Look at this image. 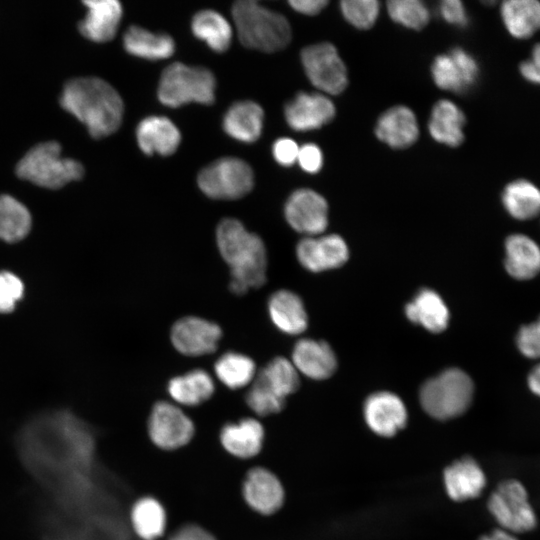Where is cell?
<instances>
[{"label": "cell", "mask_w": 540, "mask_h": 540, "mask_svg": "<svg viewBox=\"0 0 540 540\" xmlns=\"http://www.w3.org/2000/svg\"><path fill=\"white\" fill-rule=\"evenodd\" d=\"M60 104L81 121L94 138L115 132L123 117V101L118 92L96 77H81L67 82Z\"/></svg>", "instance_id": "1"}, {"label": "cell", "mask_w": 540, "mask_h": 540, "mask_svg": "<svg viewBox=\"0 0 540 540\" xmlns=\"http://www.w3.org/2000/svg\"><path fill=\"white\" fill-rule=\"evenodd\" d=\"M219 252L230 267V290L243 295L266 281L267 254L262 239L233 218L222 220L216 230Z\"/></svg>", "instance_id": "2"}, {"label": "cell", "mask_w": 540, "mask_h": 540, "mask_svg": "<svg viewBox=\"0 0 540 540\" xmlns=\"http://www.w3.org/2000/svg\"><path fill=\"white\" fill-rule=\"evenodd\" d=\"M232 14L237 34L246 47L274 52L283 49L291 40L287 19L255 1H238Z\"/></svg>", "instance_id": "3"}, {"label": "cell", "mask_w": 540, "mask_h": 540, "mask_svg": "<svg viewBox=\"0 0 540 540\" xmlns=\"http://www.w3.org/2000/svg\"><path fill=\"white\" fill-rule=\"evenodd\" d=\"M473 396V381L459 368L447 369L429 379L419 393L423 410L437 420L461 416L470 408Z\"/></svg>", "instance_id": "4"}, {"label": "cell", "mask_w": 540, "mask_h": 540, "mask_svg": "<svg viewBox=\"0 0 540 540\" xmlns=\"http://www.w3.org/2000/svg\"><path fill=\"white\" fill-rule=\"evenodd\" d=\"M17 175L38 186L58 189L84 174L82 164L61 156V146L55 141L39 143L31 148L16 166Z\"/></svg>", "instance_id": "5"}, {"label": "cell", "mask_w": 540, "mask_h": 540, "mask_svg": "<svg viewBox=\"0 0 540 540\" xmlns=\"http://www.w3.org/2000/svg\"><path fill=\"white\" fill-rule=\"evenodd\" d=\"M215 86V78L208 69L176 62L163 71L158 98L164 105L174 108L189 102L211 104Z\"/></svg>", "instance_id": "6"}, {"label": "cell", "mask_w": 540, "mask_h": 540, "mask_svg": "<svg viewBox=\"0 0 540 540\" xmlns=\"http://www.w3.org/2000/svg\"><path fill=\"white\" fill-rule=\"evenodd\" d=\"M487 508L500 529L518 535L534 530L538 518L526 487L517 479L501 481L491 492Z\"/></svg>", "instance_id": "7"}, {"label": "cell", "mask_w": 540, "mask_h": 540, "mask_svg": "<svg viewBox=\"0 0 540 540\" xmlns=\"http://www.w3.org/2000/svg\"><path fill=\"white\" fill-rule=\"evenodd\" d=\"M254 184L250 166L238 158H222L205 167L198 176L199 188L214 199H237Z\"/></svg>", "instance_id": "8"}, {"label": "cell", "mask_w": 540, "mask_h": 540, "mask_svg": "<svg viewBox=\"0 0 540 540\" xmlns=\"http://www.w3.org/2000/svg\"><path fill=\"white\" fill-rule=\"evenodd\" d=\"M148 435L152 443L171 451L187 445L193 438V421L177 405L159 401L154 404L148 418Z\"/></svg>", "instance_id": "9"}, {"label": "cell", "mask_w": 540, "mask_h": 540, "mask_svg": "<svg viewBox=\"0 0 540 540\" xmlns=\"http://www.w3.org/2000/svg\"><path fill=\"white\" fill-rule=\"evenodd\" d=\"M301 60L308 79L316 88L332 95L345 90L347 70L332 44L324 42L304 48Z\"/></svg>", "instance_id": "10"}, {"label": "cell", "mask_w": 540, "mask_h": 540, "mask_svg": "<svg viewBox=\"0 0 540 540\" xmlns=\"http://www.w3.org/2000/svg\"><path fill=\"white\" fill-rule=\"evenodd\" d=\"M435 84L443 90L463 93L478 80L479 66L475 58L462 48L438 55L431 67Z\"/></svg>", "instance_id": "11"}, {"label": "cell", "mask_w": 540, "mask_h": 540, "mask_svg": "<svg viewBox=\"0 0 540 540\" xmlns=\"http://www.w3.org/2000/svg\"><path fill=\"white\" fill-rule=\"evenodd\" d=\"M284 214L294 230L308 237L319 235L328 225V204L311 189L294 191L285 204Z\"/></svg>", "instance_id": "12"}, {"label": "cell", "mask_w": 540, "mask_h": 540, "mask_svg": "<svg viewBox=\"0 0 540 540\" xmlns=\"http://www.w3.org/2000/svg\"><path fill=\"white\" fill-rule=\"evenodd\" d=\"M363 416L369 429L378 436H395L407 424L408 413L402 399L388 391L371 394L363 405Z\"/></svg>", "instance_id": "13"}, {"label": "cell", "mask_w": 540, "mask_h": 540, "mask_svg": "<svg viewBox=\"0 0 540 540\" xmlns=\"http://www.w3.org/2000/svg\"><path fill=\"white\" fill-rule=\"evenodd\" d=\"M222 336L221 328L206 319L188 316L179 319L171 329V341L183 355L202 356L213 353Z\"/></svg>", "instance_id": "14"}, {"label": "cell", "mask_w": 540, "mask_h": 540, "mask_svg": "<svg viewBox=\"0 0 540 540\" xmlns=\"http://www.w3.org/2000/svg\"><path fill=\"white\" fill-rule=\"evenodd\" d=\"M242 495L246 504L261 515L276 513L285 499L280 479L263 467H255L247 472L242 483Z\"/></svg>", "instance_id": "15"}, {"label": "cell", "mask_w": 540, "mask_h": 540, "mask_svg": "<svg viewBox=\"0 0 540 540\" xmlns=\"http://www.w3.org/2000/svg\"><path fill=\"white\" fill-rule=\"evenodd\" d=\"M300 264L309 271L320 272L342 266L349 257L348 247L338 235L309 236L296 248Z\"/></svg>", "instance_id": "16"}, {"label": "cell", "mask_w": 540, "mask_h": 540, "mask_svg": "<svg viewBox=\"0 0 540 540\" xmlns=\"http://www.w3.org/2000/svg\"><path fill=\"white\" fill-rule=\"evenodd\" d=\"M333 102L320 93H298L285 106V119L296 131L318 129L329 123L335 116Z\"/></svg>", "instance_id": "17"}, {"label": "cell", "mask_w": 540, "mask_h": 540, "mask_svg": "<svg viewBox=\"0 0 540 540\" xmlns=\"http://www.w3.org/2000/svg\"><path fill=\"white\" fill-rule=\"evenodd\" d=\"M443 482L449 498L463 502L479 497L485 490L487 478L480 464L465 456L445 468Z\"/></svg>", "instance_id": "18"}, {"label": "cell", "mask_w": 540, "mask_h": 540, "mask_svg": "<svg viewBox=\"0 0 540 540\" xmlns=\"http://www.w3.org/2000/svg\"><path fill=\"white\" fill-rule=\"evenodd\" d=\"M504 268L518 281H528L540 273V246L531 237L513 233L504 241Z\"/></svg>", "instance_id": "19"}, {"label": "cell", "mask_w": 540, "mask_h": 540, "mask_svg": "<svg viewBox=\"0 0 540 540\" xmlns=\"http://www.w3.org/2000/svg\"><path fill=\"white\" fill-rule=\"evenodd\" d=\"M264 428L255 418H243L227 423L220 431L219 439L224 450L240 459H250L262 450Z\"/></svg>", "instance_id": "20"}, {"label": "cell", "mask_w": 540, "mask_h": 540, "mask_svg": "<svg viewBox=\"0 0 540 540\" xmlns=\"http://www.w3.org/2000/svg\"><path fill=\"white\" fill-rule=\"evenodd\" d=\"M291 362L298 372L315 380L331 377L337 368V359L330 345L313 339H301L295 344Z\"/></svg>", "instance_id": "21"}, {"label": "cell", "mask_w": 540, "mask_h": 540, "mask_svg": "<svg viewBox=\"0 0 540 540\" xmlns=\"http://www.w3.org/2000/svg\"><path fill=\"white\" fill-rule=\"evenodd\" d=\"M85 18L79 23V30L89 40L106 42L111 40L118 29L122 7L116 0H86Z\"/></svg>", "instance_id": "22"}, {"label": "cell", "mask_w": 540, "mask_h": 540, "mask_svg": "<svg viewBox=\"0 0 540 540\" xmlns=\"http://www.w3.org/2000/svg\"><path fill=\"white\" fill-rule=\"evenodd\" d=\"M376 136L392 148H406L419 136L417 119L406 106H394L385 111L375 127Z\"/></svg>", "instance_id": "23"}, {"label": "cell", "mask_w": 540, "mask_h": 540, "mask_svg": "<svg viewBox=\"0 0 540 540\" xmlns=\"http://www.w3.org/2000/svg\"><path fill=\"white\" fill-rule=\"evenodd\" d=\"M141 150L149 155H170L177 149L181 135L175 124L162 116L143 119L136 130Z\"/></svg>", "instance_id": "24"}, {"label": "cell", "mask_w": 540, "mask_h": 540, "mask_svg": "<svg viewBox=\"0 0 540 540\" xmlns=\"http://www.w3.org/2000/svg\"><path fill=\"white\" fill-rule=\"evenodd\" d=\"M268 313L273 324L283 333L298 335L307 328L304 304L298 295L289 290H279L270 296Z\"/></svg>", "instance_id": "25"}, {"label": "cell", "mask_w": 540, "mask_h": 540, "mask_svg": "<svg viewBox=\"0 0 540 540\" xmlns=\"http://www.w3.org/2000/svg\"><path fill=\"white\" fill-rule=\"evenodd\" d=\"M405 314L411 322L433 333L442 332L449 323L446 304L440 295L431 289L420 290L415 298L406 304Z\"/></svg>", "instance_id": "26"}, {"label": "cell", "mask_w": 540, "mask_h": 540, "mask_svg": "<svg viewBox=\"0 0 540 540\" xmlns=\"http://www.w3.org/2000/svg\"><path fill=\"white\" fill-rule=\"evenodd\" d=\"M464 124L462 110L449 100H440L432 109L428 130L437 142L456 147L464 140Z\"/></svg>", "instance_id": "27"}, {"label": "cell", "mask_w": 540, "mask_h": 540, "mask_svg": "<svg viewBox=\"0 0 540 540\" xmlns=\"http://www.w3.org/2000/svg\"><path fill=\"white\" fill-rule=\"evenodd\" d=\"M264 113L252 101L234 103L223 120L224 130L231 137L242 142H254L262 132Z\"/></svg>", "instance_id": "28"}, {"label": "cell", "mask_w": 540, "mask_h": 540, "mask_svg": "<svg viewBox=\"0 0 540 540\" xmlns=\"http://www.w3.org/2000/svg\"><path fill=\"white\" fill-rule=\"evenodd\" d=\"M167 390L173 401L179 405L197 406L213 395L215 385L205 370L194 369L172 378Z\"/></svg>", "instance_id": "29"}, {"label": "cell", "mask_w": 540, "mask_h": 540, "mask_svg": "<svg viewBox=\"0 0 540 540\" xmlns=\"http://www.w3.org/2000/svg\"><path fill=\"white\" fill-rule=\"evenodd\" d=\"M501 202L512 218L530 220L540 214V189L528 180L517 179L505 186Z\"/></svg>", "instance_id": "30"}, {"label": "cell", "mask_w": 540, "mask_h": 540, "mask_svg": "<svg viewBox=\"0 0 540 540\" xmlns=\"http://www.w3.org/2000/svg\"><path fill=\"white\" fill-rule=\"evenodd\" d=\"M500 10L507 31L517 39H526L540 29L539 1L507 0Z\"/></svg>", "instance_id": "31"}, {"label": "cell", "mask_w": 540, "mask_h": 540, "mask_svg": "<svg viewBox=\"0 0 540 540\" xmlns=\"http://www.w3.org/2000/svg\"><path fill=\"white\" fill-rule=\"evenodd\" d=\"M130 522L135 534L142 540H156L166 529L167 515L165 508L156 498H139L130 511Z\"/></svg>", "instance_id": "32"}, {"label": "cell", "mask_w": 540, "mask_h": 540, "mask_svg": "<svg viewBox=\"0 0 540 540\" xmlns=\"http://www.w3.org/2000/svg\"><path fill=\"white\" fill-rule=\"evenodd\" d=\"M123 44L128 53L149 60L168 58L175 49L169 35L154 34L138 26H131L125 32Z\"/></svg>", "instance_id": "33"}, {"label": "cell", "mask_w": 540, "mask_h": 540, "mask_svg": "<svg viewBox=\"0 0 540 540\" xmlns=\"http://www.w3.org/2000/svg\"><path fill=\"white\" fill-rule=\"evenodd\" d=\"M254 380L285 401L289 395L297 391L300 385L297 369L284 357L272 359L258 372Z\"/></svg>", "instance_id": "34"}, {"label": "cell", "mask_w": 540, "mask_h": 540, "mask_svg": "<svg viewBox=\"0 0 540 540\" xmlns=\"http://www.w3.org/2000/svg\"><path fill=\"white\" fill-rule=\"evenodd\" d=\"M32 218L27 207L10 195H0V239L15 243L30 232Z\"/></svg>", "instance_id": "35"}, {"label": "cell", "mask_w": 540, "mask_h": 540, "mask_svg": "<svg viewBox=\"0 0 540 540\" xmlns=\"http://www.w3.org/2000/svg\"><path fill=\"white\" fill-rule=\"evenodd\" d=\"M194 35L206 42L216 52L228 49L232 38V29L229 22L214 10H202L192 20Z\"/></svg>", "instance_id": "36"}, {"label": "cell", "mask_w": 540, "mask_h": 540, "mask_svg": "<svg viewBox=\"0 0 540 540\" xmlns=\"http://www.w3.org/2000/svg\"><path fill=\"white\" fill-rule=\"evenodd\" d=\"M217 378L230 389H239L256 376L254 361L245 354L229 351L221 355L214 364Z\"/></svg>", "instance_id": "37"}, {"label": "cell", "mask_w": 540, "mask_h": 540, "mask_svg": "<svg viewBox=\"0 0 540 540\" xmlns=\"http://www.w3.org/2000/svg\"><path fill=\"white\" fill-rule=\"evenodd\" d=\"M387 10L392 20L410 29H422L429 21V11L419 0H391Z\"/></svg>", "instance_id": "38"}, {"label": "cell", "mask_w": 540, "mask_h": 540, "mask_svg": "<svg viewBox=\"0 0 540 540\" xmlns=\"http://www.w3.org/2000/svg\"><path fill=\"white\" fill-rule=\"evenodd\" d=\"M340 8L344 18L359 29L373 26L380 10L376 0H344Z\"/></svg>", "instance_id": "39"}, {"label": "cell", "mask_w": 540, "mask_h": 540, "mask_svg": "<svg viewBox=\"0 0 540 540\" xmlns=\"http://www.w3.org/2000/svg\"><path fill=\"white\" fill-rule=\"evenodd\" d=\"M246 403L249 408L259 416H268L279 413L286 401L269 392L264 386L253 380L246 394Z\"/></svg>", "instance_id": "40"}, {"label": "cell", "mask_w": 540, "mask_h": 540, "mask_svg": "<svg viewBox=\"0 0 540 540\" xmlns=\"http://www.w3.org/2000/svg\"><path fill=\"white\" fill-rule=\"evenodd\" d=\"M514 340L521 355L528 359H540V315L534 321L521 325Z\"/></svg>", "instance_id": "41"}, {"label": "cell", "mask_w": 540, "mask_h": 540, "mask_svg": "<svg viewBox=\"0 0 540 540\" xmlns=\"http://www.w3.org/2000/svg\"><path fill=\"white\" fill-rule=\"evenodd\" d=\"M23 294L22 280L10 271H0V313L12 312Z\"/></svg>", "instance_id": "42"}, {"label": "cell", "mask_w": 540, "mask_h": 540, "mask_svg": "<svg viewBox=\"0 0 540 540\" xmlns=\"http://www.w3.org/2000/svg\"><path fill=\"white\" fill-rule=\"evenodd\" d=\"M297 161L305 172L317 173L323 164L322 151L313 143L304 144L299 147Z\"/></svg>", "instance_id": "43"}, {"label": "cell", "mask_w": 540, "mask_h": 540, "mask_svg": "<svg viewBox=\"0 0 540 540\" xmlns=\"http://www.w3.org/2000/svg\"><path fill=\"white\" fill-rule=\"evenodd\" d=\"M440 15L449 24L465 27L468 15L463 3L459 0H444L439 6Z\"/></svg>", "instance_id": "44"}, {"label": "cell", "mask_w": 540, "mask_h": 540, "mask_svg": "<svg viewBox=\"0 0 540 540\" xmlns=\"http://www.w3.org/2000/svg\"><path fill=\"white\" fill-rule=\"evenodd\" d=\"M299 146L290 138H280L273 145V156L282 166H291L297 161Z\"/></svg>", "instance_id": "45"}, {"label": "cell", "mask_w": 540, "mask_h": 540, "mask_svg": "<svg viewBox=\"0 0 540 540\" xmlns=\"http://www.w3.org/2000/svg\"><path fill=\"white\" fill-rule=\"evenodd\" d=\"M519 70L525 80L540 85V43L533 47L530 57L520 63Z\"/></svg>", "instance_id": "46"}, {"label": "cell", "mask_w": 540, "mask_h": 540, "mask_svg": "<svg viewBox=\"0 0 540 540\" xmlns=\"http://www.w3.org/2000/svg\"><path fill=\"white\" fill-rule=\"evenodd\" d=\"M169 540H216L206 529L195 524H188L178 529Z\"/></svg>", "instance_id": "47"}, {"label": "cell", "mask_w": 540, "mask_h": 540, "mask_svg": "<svg viewBox=\"0 0 540 540\" xmlns=\"http://www.w3.org/2000/svg\"><path fill=\"white\" fill-rule=\"evenodd\" d=\"M289 4L295 11L313 16L320 13L328 2L326 0H291Z\"/></svg>", "instance_id": "48"}, {"label": "cell", "mask_w": 540, "mask_h": 540, "mask_svg": "<svg viewBox=\"0 0 540 540\" xmlns=\"http://www.w3.org/2000/svg\"><path fill=\"white\" fill-rule=\"evenodd\" d=\"M527 386L531 393L540 398V363L533 366L528 372Z\"/></svg>", "instance_id": "49"}, {"label": "cell", "mask_w": 540, "mask_h": 540, "mask_svg": "<svg viewBox=\"0 0 540 540\" xmlns=\"http://www.w3.org/2000/svg\"><path fill=\"white\" fill-rule=\"evenodd\" d=\"M479 540H519L515 534L506 530L497 528L491 532L482 535Z\"/></svg>", "instance_id": "50"}]
</instances>
